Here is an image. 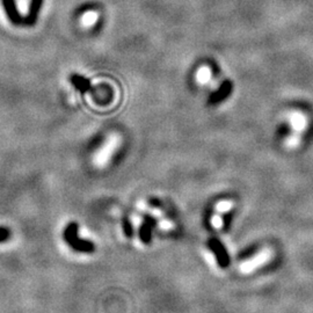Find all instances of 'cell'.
I'll list each match as a JSON object with an SVG mask.
<instances>
[{"label":"cell","instance_id":"1","mask_svg":"<svg viewBox=\"0 0 313 313\" xmlns=\"http://www.w3.org/2000/svg\"><path fill=\"white\" fill-rule=\"evenodd\" d=\"M79 225L74 221L68 224L63 232L64 241L70 246V248L79 253H92L95 251V245L94 242L86 239H80L78 235Z\"/></svg>","mask_w":313,"mask_h":313},{"label":"cell","instance_id":"2","mask_svg":"<svg viewBox=\"0 0 313 313\" xmlns=\"http://www.w3.org/2000/svg\"><path fill=\"white\" fill-rule=\"evenodd\" d=\"M287 118L294 133H297V135L302 136V133L308 130L309 117L308 115L303 113L302 110L293 109V110L288 111Z\"/></svg>","mask_w":313,"mask_h":313},{"label":"cell","instance_id":"3","mask_svg":"<svg viewBox=\"0 0 313 313\" xmlns=\"http://www.w3.org/2000/svg\"><path fill=\"white\" fill-rule=\"evenodd\" d=\"M273 257V253L270 250H263L261 251L259 254H257V257L252 258L251 260L246 261L240 266V270H241L242 273H250V272H253L257 268H259V267L263 266L264 263L268 262V261L272 259Z\"/></svg>","mask_w":313,"mask_h":313},{"label":"cell","instance_id":"4","mask_svg":"<svg viewBox=\"0 0 313 313\" xmlns=\"http://www.w3.org/2000/svg\"><path fill=\"white\" fill-rule=\"evenodd\" d=\"M2 6H4L5 13L7 15L8 20L11 21L12 23L15 26L22 25L23 23V18L21 17V13L18 10L17 2L15 0H1Z\"/></svg>","mask_w":313,"mask_h":313},{"label":"cell","instance_id":"5","mask_svg":"<svg viewBox=\"0 0 313 313\" xmlns=\"http://www.w3.org/2000/svg\"><path fill=\"white\" fill-rule=\"evenodd\" d=\"M42 5H43V0H30L29 10L28 13H27V17L23 19V25L32 27L37 22Z\"/></svg>","mask_w":313,"mask_h":313},{"label":"cell","instance_id":"6","mask_svg":"<svg viewBox=\"0 0 313 313\" xmlns=\"http://www.w3.org/2000/svg\"><path fill=\"white\" fill-rule=\"evenodd\" d=\"M211 79H212V71L210 66L202 65L197 69L195 74V80L197 84L201 85V86H204V85H208L210 83Z\"/></svg>","mask_w":313,"mask_h":313},{"label":"cell","instance_id":"7","mask_svg":"<svg viewBox=\"0 0 313 313\" xmlns=\"http://www.w3.org/2000/svg\"><path fill=\"white\" fill-rule=\"evenodd\" d=\"M70 81H71V84L74 85L78 91H80L81 93H85L91 90L90 81H88V79L83 77V75L74 74H71V77H70Z\"/></svg>","mask_w":313,"mask_h":313},{"label":"cell","instance_id":"8","mask_svg":"<svg viewBox=\"0 0 313 313\" xmlns=\"http://www.w3.org/2000/svg\"><path fill=\"white\" fill-rule=\"evenodd\" d=\"M210 247H211L212 251H215L216 253L218 254L217 257H218V260H220V262H221V266L225 267L227 264V257H226L225 251H224L223 246H221L220 242L217 241V240L214 239V240H210Z\"/></svg>","mask_w":313,"mask_h":313},{"label":"cell","instance_id":"9","mask_svg":"<svg viewBox=\"0 0 313 313\" xmlns=\"http://www.w3.org/2000/svg\"><path fill=\"white\" fill-rule=\"evenodd\" d=\"M300 139H302V136L293 132L290 136H288V137L285 138L284 144H285V147H289V148H295L299 145Z\"/></svg>","mask_w":313,"mask_h":313},{"label":"cell","instance_id":"10","mask_svg":"<svg viewBox=\"0 0 313 313\" xmlns=\"http://www.w3.org/2000/svg\"><path fill=\"white\" fill-rule=\"evenodd\" d=\"M11 238V230L6 226H0V244Z\"/></svg>","mask_w":313,"mask_h":313},{"label":"cell","instance_id":"11","mask_svg":"<svg viewBox=\"0 0 313 313\" xmlns=\"http://www.w3.org/2000/svg\"><path fill=\"white\" fill-rule=\"evenodd\" d=\"M232 202H230V201H223L217 204V210L220 212H226L232 208Z\"/></svg>","mask_w":313,"mask_h":313},{"label":"cell","instance_id":"12","mask_svg":"<svg viewBox=\"0 0 313 313\" xmlns=\"http://www.w3.org/2000/svg\"><path fill=\"white\" fill-rule=\"evenodd\" d=\"M123 230H124V233L128 236V238H129L130 236L132 235V229H131V223H130L128 220H124L123 221Z\"/></svg>","mask_w":313,"mask_h":313},{"label":"cell","instance_id":"13","mask_svg":"<svg viewBox=\"0 0 313 313\" xmlns=\"http://www.w3.org/2000/svg\"><path fill=\"white\" fill-rule=\"evenodd\" d=\"M212 225H214L216 229H221V225H223V220L221 218V216H215L212 218Z\"/></svg>","mask_w":313,"mask_h":313}]
</instances>
